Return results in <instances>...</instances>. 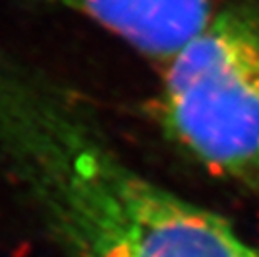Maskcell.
Segmentation results:
<instances>
[{"instance_id": "1", "label": "cell", "mask_w": 259, "mask_h": 257, "mask_svg": "<svg viewBox=\"0 0 259 257\" xmlns=\"http://www.w3.org/2000/svg\"><path fill=\"white\" fill-rule=\"evenodd\" d=\"M0 180L65 257H259L124 162L67 84L0 50Z\"/></svg>"}, {"instance_id": "2", "label": "cell", "mask_w": 259, "mask_h": 257, "mask_svg": "<svg viewBox=\"0 0 259 257\" xmlns=\"http://www.w3.org/2000/svg\"><path fill=\"white\" fill-rule=\"evenodd\" d=\"M164 120L214 174L259 176V15L229 9L169 60Z\"/></svg>"}, {"instance_id": "3", "label": "cell", "mask_w": 259, "mask_h": 257, "mask_svg": "<svg viewBox=\"0 0 259 257\" xmlns=\"http://www.w3.org/2000/svg\"><path fill=\"white\" fill-rule=\"evenodd\" d=\"M70 10L147 57L170 60L212 20V0H40Z\"/></svg>"}]
</instances>
